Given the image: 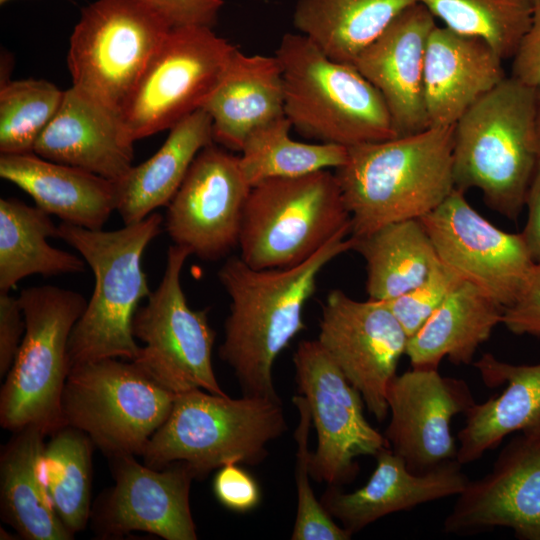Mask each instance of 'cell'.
<instances>
[{
	"instance_id": "obj_1",
	"label": "cell",
	"mask_w": 540,
	"mask_h": 540,
	"mask_svg": "<svg viewBox=\"0 0 540 540\" xmlns=\"http://www.w3.org/2000/svg\"><path fill=\"white\" fill-rule=\"evenodd\" d=\"M348 235H336L293 267L255 269L230 257L219 269L218 279L231 301L219 357L234 371L242 395L281 401L273 382L274 362L305 329L304 306L323 268L353 250L355 238Z\"/></svg>"
},
{
	"instance_id": "obj_2",
	"label": "cell",
	"mask_w": 540,
	"mask_h": 540,
	"mask_svg": "<svg viewBox=\"0 0 540 540\" xmlns=\"http://www.w3.org/2000/svg\"><path fill=\"white\" fill-rule=\"evenodd\" d=\"M452 152L453 126L347 148L335 175L351 216V236L436 209L455 189Z\"/></svg>"
},
{
	"instance_id": "obj_3",
	"label": "cell",
	"mask_w": 540,
	"mask_h": 540,
	"mask_svg": "<svg viewBox=\"0 0 540 540\" xmlns=\"http://www.w3.org/2000/svg\"><path fill=\"white\" fill-rule=\"evenodd\" d=\"M452 159L456 189H479L488 207L517 220L540 159L536 89L507 76L480 98L453 126Z\"/></svg>"
},
{
	"instance_id": "obj_4",
	"label": "cell",
	"mask_w": 540,
	"mask_h": 540,
	"mask_svg": "<svg viewBox=\"0 0 540 540\" xmlns=\"http://www.w3.org/2000/svg\"><path fill=\"white\" fill-rule=\"evenodd\" d=\"M163 217L153 212L117 230H91L61 222L58 237L73 247L94 275V290L70 335V368L105 358L133 361L140 346L132 332L139 303L151 291L142 267ZM71 370V369H70Z\"/></svg>"
},
{
	"instance_id": "obj_5",
	"label": "cell",
	"mask_w": 540,
	"mask_h": 540,
	"mask_svg": "<svg viewBox=\"0 0 540 540\" xmlns=\"http://www.w3.org/2000/svg\"><path fill=\"white\" fill-rule=\"evenodd\" d=\"M284 115L305 138L346 148L398 137L379 91L353 64L323 53L307 36L283 35Z\"/></svg>"
},
{
	"instance_id": "obj_6",
	"label": "cell",
	"mask_w": 540,
	"mask_h": 540,
	"mask_svg": "<svg viewBox=\"0 0 540 540\" xmlns=\"http://www.w3.org/2000/svg\"><path fill=\"white\" fill-rule=\"evenodd\" d=\"M287 428L281 401L196 389L176 394L141 456L155 469L185 463L195 479H202L227 463L260 464L268 444Z\"/></svg>"
},
{
	"instance_id": "obj_7",
	"label": "cell",
	"mask_w": 540,
	"mask_h": 540,
	"mask_svg": "<svg viewBox=\"0 0 540 540\" xmlns=\"http://www.w3.org/2000/svg\"><path fill=\"white\" fill-rule=\"evenodd\" d=\"M343 232L351 234V216L335 173L268 179L247 197L240 258L255 269L293 267Z\"/></svg>"
},
{
	"instance_id": "obj_8",
	"label": "cell",
	"mask_w": 540,
	"mask_h": 540,
	"mask_svg": "<svg viewBox=\"0 0 540 540\" xmlns=\"http://www.w3.org/2000/svg\"><path fill=\"white\" fill-rule=\"evenodd\" d=\"M25 333L0 393V423L16 432L39 427L46 435L63 427L61 399L70 372L68 344L87 300L54 285L26 288L18 297Z\"/></svg>"
},
{
	"instance_id": "obj_9",
	"label": "cell",
	"mask_w": 540,
	"mask_h": 540,
	"mask_svg": "<svg viewBox=\"0 0 540 540\" xmlns=\"http://www.w3.org/2000/svg\"><path fill=\"white\" fill-rule=\"evenodd\" d=\"M175 397L134 361L105 358L71 368L61 417L63 426L87 434L109 458L141 456Z\"/></svg>"
},
{
	"instance_id": "obj_10",
	"label": "cell",
	"mask_w": 540,
	"mask_h": 540,
	"mask_svg": "<svg viewBox=\"0 0 540 540\" xmlns=\"http://www.w3.org/2000/svg\"><path fill=\"white\" fill-rule=\"evenodd\" d=\"M171 26L141 0H96L69 40L72 87L121 114Z\"/></svg>"
},
{
	"instance_id": "obj_11",
	"label": "cell",
	"mask_w": 540,
	"mask_h": 540,
	"mask_svg": "<svg viewBox=\"0 0 540 540\" xmlns=\"http://www.w3.org/2000/svg\"><path fill=\"white\" fill-rule=\"evenodd\" d=\"M190 255L186 247H169L162 279L132 321L133 335L143 343L133 361L175 394L201 389L226 395L213 370L216 334L208 309H192L182 288L181 273Z\"/></svg>"
},
{
	"instance_id": "obj_12",
	"label": "cell",
	"mask_w": 540,
	"mask_h": 540,
	"mask_svg": "<svg viewBox=\"0 0 540 540\" xmlns=\"http://www.w3.org/2000/svg\"><path fill=\"white\" fill-rule=\"evenodd\" d=\"M236 47L212 27H173L154 53L121 111L135 142L202 108Z\"/></svg>"
},
{
	"instance_id": "obj_13",
	"label": "cell",
	"mask_w": 540,
	"mask_h": 540,
	"mask_svg": "<svg viewBox=\"0 0 540 540\" xmlns=\"http://www.w3.org/2000/svg\"><path fill=\"white\" fill-rule=\"evenodd\" d=\"M293 363L298 392L307 401L317 435L310 476L330 486L347 484L359 472L358 457H376L389 444L365 418L360 392L317 340L301 341Z\"/></svg>"
},
{
	"instance_id": "obj_14",
	"label": "cell",
	"mask_w": 540,
	"mask_h": 540,
	"mask_svg": "<svg viewBox=\"0 0 540 540\" xmlns=\"http://www.w3.org/2000/svg\"><path fill=\"white\" fill-rule=\"evenodd\" d=\"M419 220L443 264L503 309L514 302L535 264L521 233L494 226L456 188Z\"/></svg>"
},
{
	"instance_id": "obj_15",
	"label": "cell",
	"mask_w": 540,
	"mask_h": 540,
	"mask_svg": "<svg viewBox=\"0 0 540 540\" xmlns=\"http://www.w3.org/2000/svg\"><path fill=\"white\" fill-rule=\"evenodd\" d=\"M317 341L361 394L378 421L388 415L386 391L408 336L385 302L359 301L332 290L322 306Z\"/></svg>"
},
{
	"instance_id": "obj_16",
	"label": "cell",
	"mask_w": 540,
	"mask_h": 540,
	"mask_svg": "<svg viewBox=\"0 0 540 540\" xmlns=\"http://www.w3.org/2000/svg\"><path fill=\"white\" fill-rule=\"evenodd\" d=\"M251 187L239 156L214 143L206 146L168 204L164 222L168 235L202 260L226 256L238 246Z\"/></svg>"
},
{
	"instance_id": "obj_17",
	"label": "cell",
	"mask_w": 540,
	"mask_h": 540,
	"mask_svg": "<svg viewBox=\"0 0 540 540\" xmlns=\"http://www.w3.org/2000/svg\"><path fill=\"white\" fill-rule=\"evenodd\" d=\"M115 483L99 495L91 509V526L100 539H116L133 531L166 540H196L189 493L194 474L182 462L155 469L135 455L109 458Z\"/></svg>"
},
{
	"instance_id": "obj_18",
	"label": "cell",
	"mask_w": 540,
	"mask_h": 540,
	"mask_svg": "<svg viewBox=\"0 0 540 540\" xmlns=\"http://www.w3.org/2000/svg\"><path fill=\"white\" fill-rule=\"evenodd\" d=\"M390 421L384 436L390 449L415 473L457 460L451 420L475 403L468 384L442 376L438 369L395 375L386 391Z\"/></svg>"
},
{
	"instance_id": "obj_19",
	"label": "cell",
	"mask_w": 540,
	"mask_h": 540,
	"mask_svg": "<svg viewBox=\"0 0 540 540\" xmlns=\"http://www.w3.org/2000/svg\"><path fill=\"white\" fill-rule=\"evenodd\" d=\"M504 527L522 540H540V433H520L491 470L469 480L443 522L448 534Z\"/></svg>"
},
{
	"instance_id": "obj_20",
	"label": "cell",
	"mask_w": 540,
	"mask_h": 540,
	"mask_svg": "<svg viewBox=\"0 0 540 540\" xmlns=\"http://www.w3.org/2000/svg\"><path fill=\"white\" fill-rule=\"evenodd\" d=\"M435 17L416 2L399 13L353 65L379 91L397 136L429 128L424 103V62Z\"/></svg>"
},
{
	"instance_id": "obj_21",
	"label": "cell",
	"mask_w": 540,
	"mask_h": 540,
	"mask_svg": "<svg viewBox=\"0 0 540 540\" xmlns=\"http://www.w3.org/2000/svg\"><path fill=\"white\" fill-rule=\"evenodd\" d=\"M375 458L376 467L364 486L346 493L329 485L320 499L330 516L352 535L386 515L457 496L469 482L457 460L415 473L390 448Z\"/></svg>"
},
{
	"instance_id": "obj_22",
	"label": "cell",
	"mask_w": 540,
	"mask_h": 540,
	"mask_svg": "<svg viewBox=\"0 0 540 540\" xmlns=\"http://www.w3.org/2000/svg\"><path fill=\"white\" fill-rule=\"evenodd\" d=\"M133 144L120 113L71 86L34 153L118 182L133 167Z\"/></svg>"
},
{
	"instance_id": "obj_23",
	"label": "cell",
	"mask_w": 540,
	"mask_h": 540,
	"mask_svg": "<svg viewBox=\"0 0 540 540\" xmlns=\"http://www.w3.org/2000/svg\"><path fill=\"white\" fill-rule=\"evenodd\" d=\"M503 59L483 39L436 25L424 62V103L430 127L454 126L507 76Z\"/></svg>"
},
{
	"instance_id": "obj_24",
	"label": "cell",
	"mask_w": 540,
	"mask_h": 540,
	"mask_svg": "<svg viewBox=\"0 0 540 540\" xmlns=\"http://www.w3.org/2000/svg\"><path fill=\"white\" fill-rule=\"evenodd\" d=\"M473 365L486 386L505 389L465 413L456 458L462 465L478 460L514 432L540 433V363L515 365L484 353Z\"/></svg>"
},
{
	"instance_id": "obj_25",
	"label": "cell",
	"mask_w": 540,
	"mask_h": 540,
	"mask_svg": "<svg viewBox=\"0 0 540 540\" xmlns=\"http://www.w3.org/2000/svg\"><path fill=\"white\" fill-rule=\"evenodd\" d=\"M0 176L64 223L100 230L116 210V182L34 152L1 154Z\"/></svg>"
},
{
	"instance_id": "obj_26",
	"label": "cell",
	"mask_w": 540,
	"mask_h": 540,
	"mask_svg": "<svg viewBox=\"0 0 540 540\" xmlns=\"http://www.w3.org/2000/svg\"><path fill=\"white\" fill-rule=\"evenodd\" d=\"M212 120L213 139L241 152L255 129L284 116V84L275 56L234 51L202 108Z\"/></svg>"
},
{
	"instance_id": "obj_27",
	"label": "cell",
	"mask_w": 540,
	"mask_h": 540,
	"mask_svg": "<svg viewBox=\"0 0 540 540\" xmlns=\"http://www.w3.org/2000/svg\"><path fill=\"white\" fill-rule=\"evenodd\" d=\"M214 143L212 120L198 109L170 129L157 152L116 182V211L124 224L145 219L168 205L197 154Z\"/></svg>"
},
{
	"instance_id": "obj_28",
	"label": "cell",
	"mask_w": 540,
	"mask_h": 540,
	"mask_svg": "<svg viewBox=\"0 0 540 540\" xmlns=\"http://www.w3.org/2000/svg\"><path fill=\"white\" fill-rule=\"evenodd\" d=\"M503 307L478 287L463 281L408 338L405 355L412 368L438 369L444 358L471 364L477 349L502 322Z\"/></svg>"
},
{
	"instance_id": "obj_29",
	"label": "cell",
	"mask_w": 540,
	"mask_h": 540,
	"mask_svg": "<svg viewBox=\"0 0 540 540\" xmlns=\"http://www.w3.org/2000/svg\"><path fill=\"white\" fill-rule=\"evenodd\" d=\"M46 434L36 426L14 432L0 457L1 516L27 540H71L40 480L38 461Z\"/></svg>"
},
{
	"instance_id": "obj_30",
	"label": "cell",
	"mask_w": 540,
	"mask_h": 540,
	"mask_svg": "<svg viewBox=\"0 0 540 540\" xmlns=\"http://www.w3.org/2000/svg\"><path fill=\"white\" fill-rule=\"evenodd\" d=\"M418 0H298L293 24L333 60L353 64L392 20Z\"/></svg>"
},
{
	"instance_id": "obj_31",
	"label": "cell",
	"mask_w": 540,
	"mask_h": 540,
	"mask_svg": "<svg viewBox=\"0 0 540 540\" xmlns=\"http://www.w3.org/2000/svg\"><path fill=\"white\" fill-rule=\"evenodd\" d=\"M50 237H58L50 214L16 198L0 199V292H9L33 274L85 271L82 257L51 246Z\"/></svg>"
},
{
	"instance_id": "obj_32",
	"label": "cell",
	"mask_w": 540,
	"mask_h": 540,
	"mask_svg": "<svg viewBox=\"0 0 540 540\" xmlns=\"http://www.w3.org/2000/svg\"><path fill=\"white\" fill-rule=\"evenodd\" d=\"M354 238L353 250L366 264V291L371 300L386 302L410 291L440 263L419 219L390 223Z\"/></svg>"
},
{
	"instance_id": "obj_33",
	"label": "cell",
	"mask_w": 540,
	"mask_h": 540,
	"mask_svg": "<svg viewBox=\"0 0 540 540\" xmlns=\"http://www.w3.org/2000/svg\"><path fill=\"white\" fill-rule=\"evenodd\" d=\"M92 440L63 426L45 442L38 461L40 480L65 527L74 535L91 516Z\"/></svg>"
},
{
	"instance_id": "obj_34",
	"label": "cell",
	"mask_w": 540,
	"mask_h": 540,
	"mask_svg": "<svg viewBox=\"0 0 540 540\" xmlns=\"http://www.w3.org/2000/svg\"><path fill=\"white\" fill-rule=\"evenodd\" d=\"M292 125L284 115L252 131L239 156L242 172L251 186L274 178H293L338 168L347 148L330 143L293 140Z\"/></svg>"
},
{
	"instance_id": "obj_35",
	"label": "cell",
	"mask_w": 540,
	"mask_h": 540,
	"mask_svg": "<svg viewBox=\"0 0 540 540\" xmlns=\"http://www.w3.org/2000/svg\"><path fill=\"white\" fill-rule=\"evenodd\" d=\"M443 26L486 41L503 59L513 58L532 18L527 0H418Z\"/></svg>"
},
{
	"instance_id": "obj_36",
	"label": "cell",
	"mask_w": 540,
	"mask_h": 540,
	"mask_svg": "<svg viewBox=\"0 0 540 540\" xmlns=\"http://www.w3.org/2000/svg\"><path fill=\"white\" fill-rule=\"evenodd\" d=\"M64 91L43 79L5 81L0 89V152L25 154L56 115Z\"/></svg>"
},
{
	"instance_id": "obj_37",
	"label": "cell",
	"mask_w": 540,
	"mask_h": 540,
	"mask_svg": "<svg viewBox=\"0 0 540 540\" xmlns=\"http://www.w3.org/2000/svg\"><path fill=\"white\" fill-rule=\"evenodd\" d=\"M299 413V422L295 430L297 442L296 453V486H297V513L291 534L292 540H349L352 534L344 527L339 526L317 500L309 483L308 448L311 416L307 401L298 394L292 398Z\"/></svg>"
},
{
	"instance_id": "obj_38",
	"label": "cell",
	"mask_w": 540,
	"mask_h": 540,
	"mask_svg": "<svg viewBox=\"0 0 540 540\" xmlns=\"http://www.w3.org/2000/svg\"><path fill=\"white\" fill-rule=\"evenodd\" d=\"M463 281L455 271L440 261L422 283L385 303L409 338Z\"/></svg>"
},
{
	"instance_id": "obj_39",
	"label": "cell",
	"mask_w": 540,
	"mask_h": 540,
	"mask_svg": "<svg viewBox=\"0 0 540 540\" xmlns=\"http://www.w3.org/2000/svg\"><path fill=\"white\" fill-rule=\"evenodd\" d=\"M212 488L219 503L237 513L253 510L261 500L256 479L237 463L221 466L214 476Z\"/></svg>"
},
{
	"instance_id": "obj_40",
	"label": "cell",
	"mask_w": 540,
	"mask_h": 540,
	"mask_svg": "<svg viewBox=\"0 0 540 540\" xmlns=\"http://www.w3.org/2000/svg\"><path fill=\"white\" fill-rule=\"evenodd\" d=\"M501 324L513 334L540 337V262L532 267L514 302L503 309Z\"/></svg>"
},
{
	"instance_id": "obj_41",
	"label": "cell",
	"mask_w": 540,
	"mask_h": 540,
	"mask_svg": "<svg viewBox=\"0 0 540 540\" xmlns=\"http://www.w3.org/2000/svg\"><path fill=\"white\" fill-rule=\"evenodd\" d=\"M172 28L215 25L223 0H141Z\"/></svg>"
},
{
	"instance_id": "obj_42",
	"label": "cell",
	"mask_w": 540,
	"mask_h": 540,
	"mask_svg": "<svg viewBox=\"0 0 540 540\" xmlns=\"http://www.w3.org/2000/svg\"><path fill=\"white\" fill-rule=\"evenodd\" d=\"M25 333V318L19 299L0 292V375L13 365Z\"/></svg>"
},
{
	"instance_id": "obj_43",
	"label": "cell",
	"mask_w": 540,
	"mask_h": 540,
	"mask_svg": "<svg viewBox=\"0 0 540 540\" xmlns=\"http://www.w3.org/2000/svg\"><path fill=\"white\" fill-rule=\"evenodd\" d=\"M510 76L528 86H540V2L533 5L531 23L513 56Z\"/></svg>"
},
{
	"instance_id": "obj_44",
	"label": "cell",
	"mask_w": 540,
	"mask_h": 540,
	"mask_svg": "<svg viewBox=\"0 0 540 540\" xmlns=\"http://www.w3.org/2000/svg\"><path fill=\"white\" fill-rule=\"evenodd\" d=\"M525 206L528 215L521 234L533 261L537 263L540 262V159L527 191Z\"/></svg>"
},
{
	"instance_id": "obj_45",
	"label": "cell",
	"mask_w": 540,
	"mask_h": 540,
	"mask_svg": "<svg viewBox=\"0 0 540 540\" xmlns=\"http://www.w3.org/2000/svg\"><path fill=\"white\" fill-rule=\"evenodd\" d=\"M536 137L540 155V86L536 87Z\"/></svg>"
},
{
	"instance_id": "obj_46",
	"label": "cell",
	"mask_w": 540,
	"mask_h": 540,
	"mask_svg": "<svg viewBox=\"0 0 540 540\" xmlns=\"http://www.w3.org/2000/svg\"><path fill=\"white\" fill-rule=\"evenodd\" d=\"M532 6L539 3L540 0H527Z\"/></svg>"
},
{
	"instance_id": "obj_47",
	"label": "cell",
	"mask_w": 540,
	"mask_h": 540,
	"mask_svg": "<svg viewBox=\"0 0 540 540\" xmlns=\"http://www.w3.org/2000/svg\"><path fill=\"white\" fill-rule=\"evenodd\" d=\"M8 1H10V0H0V3H1V4H5V3H7Z\"/></svg>"
}]
</instances>
